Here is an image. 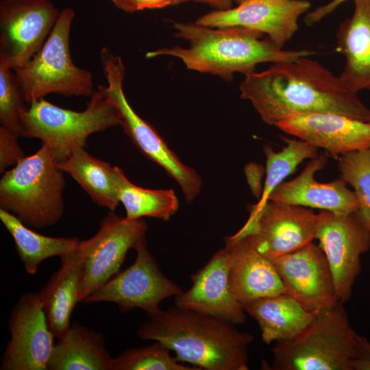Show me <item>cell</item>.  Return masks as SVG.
Masks as SVG:
<instances>
[{
	"label": "cell",
	"mask_w": 370,
	"mask_h": 370,
	"mask_svg": "<svg viewBox=\"0 0 370 370\" xmlns=\"http://www.w3.org/2000/svg\"><path fill=\"white\" fill-rule=\"evenodd\" d=\"M240 96L261 119L275 126L295 114L331 112L370 122V109L334 75L310 57L273 64L245 75Z\"/></svg>",
	"instance_id": "obj_1"
},
{
	"label": "cell",
	"mask_w": 370,
	"mask_h": 370,
	"mask_svg": "<svg viewBox=\"0 0 370 370\" xmlns=\"http://www.w3.org/2000/svg\"><path fill=\"white\" fill-rule=\"evenodd\" d=\"M137 330L143 341H160L180 362L206 370H247L251 333L233 323L174 304L149 316Z\"/></svg>",
	"instance_id": "obj_2"
},
{
	"label": "cell",
	"mask_w": 370,
	"mask_h": 370,
	"mask_svg": "<svg viewBox=\"0 0 370 370\" xmlns=\"http://www.w3.org/2000/svg\"><path fill=\"white\" fill-rule=\"evenodd\" d=\"M173 27L175 36L186 41L188 47H163L147 52L146 58L176 57L189 70L225 79L236 73H252L262 63L291 62L317 54L310 49H280L269 38L262 39V33L245 27H211L195 22H175Z\"/></svg>",
	"instance_id": "obj_3"
},
{
	"label": "cell",
	"mask_w": 370,
	"mask_h": 370,
	"mask_svg": "<svg viewBox=\"0 0 370 370\" xmlns=\"http://www.w3.org/2000/svg\"><path fill=\"white\" fill-rule=\"evenodd\" d=\"M64 172L45 145L25 156L0 180V208L14 214L29 227L58 223L64 211Z\"/></svg>",
	"instance_id": "obj_4"
},
{
	"label": "cell",
	"mask_w": 370,
	"mask_h": 370,
	"mask_svg": "<svg viewBox=\"0 0 370 370\" xmlns=\"http://www.w3.org/2000/svg\"><path fill=\"white\" fill-rule=\"evenodd\" d=\"M86 108L75 111L44 98L29 103L20 114V135L37 138L50 149L56 163L77 149L85 148L92 134L121 125L115 107L97 89Z\"/></svg>",
	"instance_id": "obj_5"
},
{
	"label": "cell",
	"mask_w": 370,
	"mask_h": 370,
	"mask_svg": "<svg viewBox=\"0 0 370 370\" xmlns=\"http://www.w3.org/2000/svg\"><path fill=\"white\" fill-rule=\"evenodd\" d=\"M357 334L343 304L317 311L299 335L275 343L271 369L352 370Z\"/></svg>",
	"instance_id": "obj_6"
},
{
	"label": "cell",
	"mask_w": 370,
	"mask_h": 370,
	"mask_svg": "<svg viewBox=\"0 0 370 370\" xmlns=\"http://www.w3.org/2000/svg\"><path fill=\"white\" fill-rule=\"evenodd\" d=\"M75 13L65 8L41 49L25 64L13 69L21 83L25 102L31 103L50 93L66 97H90L91 73L71 58L69 37Z\"/></svg>",
	"instance_id": "obj_7"
},
{
	"label": "cell",
	"mask_w": 370,
	"mask_h": 370,
	"mask_svg": "<svg viewBox=\"0 0 370 370\" xmlns=\"http://www.w3.org/2000/svg\"><path fill=\"white\" fill-rule=\"evenodd\" d=\"M100 60L106 86L99 85L98 90L118 111L125 132L141 153L177 182L186 200L193 201L201 190V177L179 159L157 131L130 106L123 88L125 66L121 57L103 47L100 51Z\"/></svg>",
	"instance_id": "obj_8"
},
{
	"label": "cell",
	"mask_w": 370,
	"mask_h": 370,
	"mask_svg": "<svg viewBox=\"0 0 370 370\" xmlns=\"http://www.w3.org/2000/svg\"><path fill=\"white\" fill-rule=\"evenodd\" d=\"M318 216L311 208L268 200L251 208L248 219L234 235L244 237L258 254L271 260L316 238Z\"/></svg>",
	"instance_id": "obj_9"
},
{
	"label": "cell",
	"mask_w": 370,
	"mask_h": 370,
	"mask_svg": "<svg viewBox=\"0 0 370 370\" xmlns=\"http://www.w3.org/2000/svg\"><path fill=\"white\" fill-rule=\"evenodd\" d=\"M147 230L143 218L128 219L110 211L101 219L94 236L79 241L82 271L78 302H83L118 273L127 251L145 238Z\"/></svg>",
	"instance_id": "obj_10"
},
{
	"label": "cell",
	"mask_w": 370,
	"mask_h": 370,
	"mask_svg": "<svg viewBox=\"0 0 370 370\" xmlns=\"http://www.w3.org/2000/svg\"><path fill=\"white\" fill-rule=\"evenodd\" d=\"M134 249L136 257L133 264L115 274L84 303L112 302L122 313L138 308L151 316L160 310L162 300L182 293L183 290L160 271L147 249L145 238Z\"/></svg>",
	"instance_id": "obj_11"
},
{
	"label": "cell",
	"mask_w": 370,
	"mask_h": 370,
	"mask_svg": "<svg viewBox=\"0 0 370 370\" xmlns=\"http://www.w3.org/2000/svg\"><path fill=\"white\" fill-rule=\"evenodd\" d=\"M316 238L329 264L338 301L344 304L361 271L360 256L370 248V234L356 212L317 214Z\"/></svg>",
	"instance_id": "obj_12"
},
{
	"label": "cell",
	"mask_w": 370,
	"mask_h": 370,
	"mask_svg": "<svg viewBox=\"0 0 370 370\" xmlns=\"http://www.w3.org/2000/svg\"><path fill=\"white\" fill-rule=\"evenodd\" d=\"M60 11L49 0H1L0 54L12 69L29 61L42 47Z\"/></svg>",
	"instance_id": "obj_13"
},
{
	"label": "cell",
	"mask_w": 370,
	"mask_h": 370,
	"mask_svg": "<svg viewBox=\"0 0 370 370\" xmlns=\"http://www.w3.org/2000/svg\"><path fill=\"white\" fill-rule=\"evenodd\" d=\"M8 328L10 340L2 355L1 370H47L55 338L38 293L27 292L16 303Z\"/></svg>",
	"instance_id": "obj_14"
},
{
	"label": "cell",
	"mask_w": 370,
	"mask_h": 370,
	"mask_svg": "<svg viewBox=\"0 0 370 370\" xmlns=\"http://www.w3.org/2000/svg\"><path fill=\"white\" fill-rule=\"evenodd\" d=\"M310 6L308 0H243L236 7L207 13L195 23L211 27H241L258 31L283 49L298 30L299 18Z\"/></svg>",
	"instance_id": "obj_15"
},
{
	"label": "cell",
	"mask_w": 370,
	"mask_h": 370,
	"mask_svg": "<svg viewBox=\"0 0 370 370\" xmlns=\"http://www.w3.org/2000/svg\"><path fill=\"white\" fill-rule=\"evenodd\" d=\"M269 260L285 293L308 311L315 312L340 303L329 264L319 245L312 242Z\"/></svg>",
	"instance_id": "obj_16"
},
{
	"label": "cell",
	"mask_w": 370,
	"mask_h": 370,
	"mask_svg": "<svg viewBox=\"0 0 370 370\" xmlns=\"http://www.w3.org/2000/svg\"><path fill=\"white\" fill-rule=\"evenodd\" d=\"M281 131L323 149L332 157L370 149V122L331 112L289 116L276 125Z\"/></svg>",
	"instance_id": "obj_17"
},
{
	"label": "cell",
	"mask_w": 370,
	"mask_h": 370,
	"mask_svg": "<svg viewBox=\"0 0 370 370\" xmlns=\"http://www.w3.org/2000/svg\"><path fill=\"white\" fill-rule=\"evenodd\" d=\"M190 278L191 287L175 297V305L233 324H243L246 321L245 311L231 288L230 258L225 248L215 252Z\"/></svg>",
	"instance_id": "obj_18"
},
{
	"label": "cell",
	"mask_w": 370,
	"mask_h": 370,
	"mask_svg": "<svg viewBox=\"0 0 370 370\" xmlns=\"http://www.w3.org/2000/svg\"><path fill=\"white\" fill-rule=\"evenodd\" d=\"M328 162L327 153L311 159L294 179L281 183L269 195L268 200L301 206L336 214L356 212L359 204L354 190L342 178L326 183L319 182L314 174L323 169Z\"/></svg>",
	"instance_id": "obj_19"
},
{
	"label": "cell",
	"mask_w": 370,
	"mask_h": 370,
	"mask_svg": "<svg viewBox=\"0 0 370 370\" xmlns=\"http://www.w3.org/2000/svg\"><path fill=\"white\" fill-rule=\"evenodd\" d=\"M225 243L231 288L243 309L255 299L285 293L271 262L254 250L245 238L233 234Z\"/></svg>",
	"instance_id": "obj_20"
},
{
	"label": "cell",
	"mask_w": 370,
	"mask_h": 370,
	"mask_svg": "<svg viewBox=\"0 0 370 370\" xmlns=\"http://www.w3.org/2000/svg\"><path fill=\"white\" fill-rule=\"evenodd\" d=\"M353 1L352 15L339 24L336 50L345 59L339 77L358 93L370 90V0Z\"/></svg>",
	"instance_id": "obj_21"
},
{
	"label": "cell",
	"mask_w": 370,
	"mask_h": 370,
	"mask_svg": "<svg viewBox=\"0 0 370 370\" xmlns=\"http://www.w3.org/2000/svg\"><path fill=\"white\" fill-rule=\"evenodd\" d=\"M60 258V268L38 293L49 330L58 339L71 327V315L78 303L82 271L78 245Z\"/></svg>",
	"instance_id": "obj_22"
},
{
	"label": "cell",
	"mask_w": 370,
	"mask_h": 370,
	"mask_svg": "<svg viewBox=\"0 0 370 370\" xmlns=\"http://www.w3.org/2000/svg\"><path fill=\"white\" fill-rule=\"evenodd\" d=\"M244 310L257 321L262 339L268 345L296 337L314 314L285 293L255 299Z\"/></svg>",
	"instance_id": "obj_23"
},
{
	"label": "cell",
	"mask_w": 370,
	"mask_h": 370,
	"mask_svg": "<svg viewBox=\"0 0 370 370\" xmlns=\"http://www.w3.org/2000/svg\"><path fill=\"white\" fill-rule=\"evenodd\" d=\"M112 360L101 333L75 324L54 345L47 370H112Z\"/></svg>",
	"instance_id": "obj_24"
},
{
	"label": "cell",
	"mask_w": 370,
	"mask_h": 370,
	"mask_svg": "<svg viewBox=\"0 0 370 370\" xmlns=\"http://www.w3.org/2000/svg\"><path fill=\"white\" fill-rule=\"evenodd\" d=\"M88 193L92 201L114 211L119 201L115 166L90 155L85 148L73 151L66 160L56 163Z\"/></svg>",
	"instance_id": "obj_25"
},
{
	"label": "cell",
	"mask_w": 370,
	"mask_h": 370,
	"mask_svg": "<svg viewBox=\"0 0 370 370\" xmlns=\"http://www.w3.org/2000/svg\"><path fill=\"white\" fill-rule=\"evenodd\" d=\"M0 219L12 236L26 272L33 275L46 259L67 254L77 247L75 237H51L38 234L21 222L14 214L0 208Z\"/></svg>",
	"instance_id": "obj_26"
},
{
	"label": "cell",
	"mask_w": 370,
	"mask_h": 370,
	"mask_svg": "<svg viewBox=\"0 0 370 370\" xmlns=\"http://www.w3.org/2000/svg\"><path fill=\"white\" fill-rule=\"evenodd\" d=\"M119 201L124 206L126 218L149 217L168 221L177 211L179 201L172 189H148L132 183L123 171L115 166Z\"/></svg>",
	"instance_id": "obj_27"
},
{
	"label": "cell",
	"mask_w": 370,
	"mask_h": 370,
	"mask_svg": "<svg viewBox=\"0 0 370 370\" xmlns=\"http://www.w3.org/2000/svg\"><path fill=\"white\" fill-rule=\"evenodd\" d=\"M286 145L280 151H275L269 145L264 147L266 156V179L258 202L254 208L262 207L271 193L293 173L304 160L318 156L317 148L300 139L282 137Z\"/></svg>",
	"instance_id": "obj_28"
},
{
	"label": "cell",
	"mask_w": 370,
	"mask_h": 370,
	"mask_svg": "<svg viewBox=\"0 0 370 370\" xmlns=\"http://www.w3.org/2000/svg\"><path fill=\"white\" fill-rule=\"evenodd\" d=\"M338 168L354 188L359 204L356 213L370 234V149L338 157Z\"/></svg>",
	"instance_id": "obj_29"
},
{
	"label": "cell",
	"mask_w": 370,
	"mask_h": 370,
	"mask_svg": "<svg viewBox=\"0 0 370 370\" xmlns=\"http://www.w3.org/2000/svg\"><path fill=\"white\" fill-rule=\"evenodd\" d=\"M171 351L160 341L128 349L112 357V370H202L180 362L171 356Z\"/></svg>",
	"instance_id": "obj_30"
},
{
	"label": "cell",
	"mask_w": 370,
	"mask_h": 370,
	"mask_svg": "<svg viewBox=\"0 0 370 370\" xmlns=\"http://www.w3.org/2000/svg\"><path fill=\"white\" fill-rule=\"evenodd\" d=\"M25 102L21 83L4 56L0 54L1 126L20 135V114Z\"/></svg>",
	"instance_id": "obj_31"
},
{
	"label": "cell",
	"mask_w": 370,
	"mask_h": 370,
	"mask_svg": "<svg viewBox=\"0 0 370 370\" xmlns=\"http://www.w3.org/2000/svg\"><path fill=\"white\" fill-rule=\"evenodd\" d=\"M18 134L0 127V172L3 173L7 168L14 166L25 157L24 152L18 143Z\"/></svg>",
	"instance_id": "obj_32"
},
{
	"label": "cell",
	"mask_w": 370,
	"mask_h": 370,
	"mask_svg": "<svg viewBox=\"0 0 370 370\" xmlns=\"http://www.w3.org/2000/svg\"><path fill=\"white\" fill-rule=\"evenodd\" d=\"M118 9L128 13L174 5L175 0H108Z\"/></svg>",
	"instance_id": "obj_33"
},
{
	"label": "cell",
	"mask_w": 370,
	"mask_h": 370,
	"mask_svg": "<svg viewBox=\"0 0 370 370\" xmlns=\"http://www.w3.org/2000/svg\"><path fill=\"white\" fill-rule=\"evenodd\" d=\"M352 370H370V341L358 334L356 336V352L352 363Z\"/></svg>",
	"instance_id": "obj_34"
},
{
	"label": "cell",
	"mask_w": 370,
	"mask_h": 370,
	"mask_svg": "<svg viewBox=\"0 0 370 370\" xmlns=\"http://www.w3.org/2000/svg\"><path fill=\"white\" fill-rule=\"evenodd\" d=\"M347 1L349 0H332L327 4L319 6L312 11L308 12L304 18L305 24L307 26L315 25L334 12L338 6Z\"/></svg>",
	"instance_id": "obj_35"
},
{
	"label": "cell",
	"mask_w": 370,
	"mask_h": 370,
	"mask_svg": "<svg viewBox=\"0 0 370 370\" xmlns=\"http://www.w3.org/2000/svg\"><path fill=\"white\" fill-rule=\"evenodd\" d=\"M187 1H195L207 4L217 10H225L232 7L233 0H175L174 5Z\"/></svg>",
	"instance_id": "obj_36"
},
{
	"label": "cell",
	"mask_w": 370,
	"mask_h": 370,
	"mask_svg": "<svg viewBox=\"0 0 370 370\" xmlns=\"http://www.w3.org/2000/svg\"><path fill=\"white\" fill-rule=\"evenodd\" d=\"M233 1H235L237 3H239L240 2H241L243 0H233Z\"/></svg>",
	"instance_id": "obj_37"
}]
</instances>
